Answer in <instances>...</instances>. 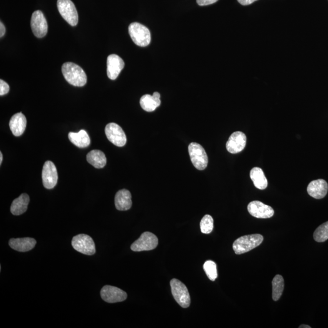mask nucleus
<instances>
[{"label": "nucleus", "instance_id": "cd10ccee", "mask_svg": "<svg viewBox=\"0 0 328 328\" xmlns=\"http://www.w3.org/2000/svg\"><path fill=\"white\" fill-rule=\"evenodd\" d=\"M200 228L202 234H209L214 229V219L209 215H205L200 222Z\"/></svg>", "mask_w": 328, "mask_h": 328}, {"label": "nucleus", "instance_id": "f257e3e1", "mask_svg": "<svg viewBox=\"0 0 328 328\" xmlns=\"http://www.w3.org/2000/svg\"><path fill=\"white\" fill-rule=\"evenodd\" d=\"M62 74L69 84L75 87H84L87 82V77L84 69L79 65L72 62H66L62 65Z\"/></svg>", "mask_w": 328, "mask_h": 328}, {"label": "nucleus", "instance_id": "dca6fc26", "mask_svg": "<svg viewBox=\"0 0 328 328\" xmlns=\"http://www.w3.org/2000/svg\"><path fill=\"white\" fill-rule=\"evenodd\" d=\"M328 190V185L324 179H317L310 182L308 185V194L314 198L319 199L326 196Z\"/></svg>", "mask_w": 328, "mask_h": 328}, {"label": "nucleus", "instance_id": "20e7f679", "mask_svg": "<svg viewBox=\"0 0 328 328\" xmlns=\"http://www.w3.org/2000/svg\"><path fill=\"white\" fill-rule=\"evenodd\" d=\"M172 293L174 299L180 306L183 308L189 307L191 299L186 286L179 280L174 279L170 282Z\"/></svg>", "mask_w": 328, "mask_h": 328}, {"label": "nucleus", "instance_id": "bb28decb", "mask_svg": "<svg viewBox=\"0 0 328 328\" xmlns=\"http://www.w3.org/2000/svg\"><path fill=\"white\" fill-rule=\"evenodd\" d=\"M203 269L207 276L211 281L214 282L218 277L217 264L214 262L209 260L205 262Z\"/></svg>", "mask_w": 328, "mask_h": 328}, {"label": "nucleus", "instance_id": "9d476101", "mask_svg": "<svg viewBox=\"0 0 328 328\" xmlns=\"http://www.w3.org/2000/svg\"><path fill=\"white\" fill-rule=\"evenodd\" d=\"M31 26L34 36L37 38H43L47 32V23L46 18L41 11H36L32 15Z\"/></svg>", "mask_w": 328, "mask_h": 328}, {"label": "nucleus", "instance_id": "393cba45", "mask_svg": "<svg viewBox=\"0 0 328 328\" xmlns=\"http://www.w3.org/2000/svg\"><path fill=\"white\" fill-rule=\"evenodd\" d=\"M272 299L278 301L284 292V282L282 275H277L272 280Z\"/></svg>", "mask_w": 328, "mask_h": 328}, {"label": "nucleus", "instance_id": "a878e982", "mask_svg": "<svg viewBox=\"0 0 328 328\" xmlns=\"http://www.w3.org/2000/svg\"><path fill=\"white\" fill-rule=\"evenodd\" d=\"M314 239L315 241L319 242L327 241L328 239V221L320 225V226L315 230Z\"/></svg>", "mask_w": 328, "mask_h": 328}, {"label": "nucleus", "instance_id": "7c9ffc66", "mask_svg": "<svg viewBox=\"0 0 328 328\" xmlns=\"http://www.w3.org/2000/svg\"><path fill=\"white\" fill-rule=\"evenodd\" d=\"M256 1L257 0H238V1L241 5H243V6H247V5L252 4Z\"/></svg>", "mask_w": 328, "mask_h": 328}, {"label": "nucleus", "instance_id": "0eeeda50", "mask_svg": "<svg viewBox=\"0 0 328 328\" xmlns=\"http://www.w3.org/2000/svg\"><path fill=\"white\" fill-rule=\"evenodd\" d=\"M72 246L77 252L83 254L92 255L96 253V246L91 237L85 234H79L73 237Z\"/></svg>", "mask_w": 328, "mask_h": 328}, {"label": "nucleus", "instance_id": "4be33fe9", "mask_svg": "<svg viewBox=\"0 0 328 328\" xmlns=\"http://www.w3.org/2000/svg\"><path fill=\"white\" fill-rule=\"evenodd\" d=\"M68 137L72 144L82 149L88 147L91 142L88 134L84 130L78 132H69Z\"/></svg>", "mask_w": 328, "mask_h": 328}, {"label": "nucleus", "instance_id": "2f4dec72", "mask_svg": "<svg viewBox=\"0 0 328 328\" xmlns=\"http://www.w3.org/2000/svg\"><path fill=\"white\" fill-rule=\"evenodd\" d=\"M6 33V28H5L4 25L2 22H0V37L2 38Z\"/></svg>", "mask_w": 328, "mask_h": 328}, {"label": "nucleus", "instance_id": "39448f33", "mask_svg": "<svg viewBox=\"0 0 328 328\" xmlns=\"http://www.w3.org/2000/svg\"><path fill=\"white\" fill-rule=\"evenodd\" d=\"M57 8L63 18L72 26H76L79 22L76 6L71 0H58Z\"/></svg>", "mask_w": 328, "mask_h": 328}, {"label": "nucleus", "instance_id": "f8f14e48", "mask_svg": "<svg viewBox=\"0 0 328 328\" xmlns=\"http://www.w3.org/2000/svg\"><path fill=\"white\" fill-rule=\"evenodd\" d=\"M101 297L105 302L109 304L124 302L127 299V293L118 287L107 285L102 288Z\"/></svg>", "mask_w": 328, "mask_h": 328}, {"label": "nucleus", "instance_id": "4468645a", "mask_svg": "<svg viewBox=\"0 0 328 328\" xmlns=\"http://www.w3.org/2000/svg\"><path fill=\"white\" fill-rule=\"evenodd\" d=\"M247 137L241 131L234 132L227 142V151L232 154L239 153L244 149L246 145Z\"/></svg>", "mask_w": 328, "mask_h": 328}, {"label": "nucleus", "instance_id": "b1692460", "mask_svg": "<svg viewBox=\"0 0 328 328\" xmlns=\"http://www.w3.org/2000/svg\"><path fill=\"white\" fill-rule=\"evenodd\" d=\"M87 161L96 168L102 169L107 164V158L105 154L98 150H94L87 153Z\"/></svg>", "mask_w": 328, "mask_h": 328}, {"label": "nucleus", "instance_id": "9b49d317", "mask_svg": "<svg viewBox=\"0 0 328 328\" xmlns=\"http://www.w3.org/2000/svg\"><path fill=\"white\" fill-rule=\"evenodd\" d=\"M42 180L44 187L47 189H52L56 186L58 180V174L53 162L50 161L45 162L43 167Z\"/></svg>", "mask_w": 328, "mask_h": 328}, {"label": "nucleus", "instance_id": "5701e85b", "mask_svg": "<svg viewBox=\"0 0 328 328\" xmlns=\"http://www.w3.org/2000/svg\"><path fill=\"white\" fill-rule=\"evenodd\" d=\"M250 178L254 182L255 187L260 190L266 189L268 185L266 177L263 171L259 167H254L250 173Z\"/></svg>", "mask_w": 328, "mask_h": 328}, {"label": "nucleus", "instance_id": "473e14b6", "mask_svg": "<svg viewBox=\"0 0 328 328\" xmlns=\"http://www.w3.org/2000/svg\"><path fill=\"white\" fill-rule=\"evenodd\" d=\"M311 327L308 326V325H300L299 327V328H310Z\"/></svg>", "mask_w": 328, "mask_h": 328}, {"label": "nucleus", "instance_id": "1a4fd4ad", "mask_svg": "<svg viewBox=\"0 0 328 328\" xmlns=\"http://www.w3.org/2000/svg\"><path fill=\"white\" fill-rule=\"evenodd\" d=\"M105 131L108 139L116 146L121 147L126 144V135L119 125L109 123L105 127Z\"/></svg>", "mask_w": 328, "mask_h": 328}, {"label": "nucleus", "instance_id": "f03ea898", "mask_svg": "<svg viewBox=\"0 0 328 328\" xmlns=\"http://www.w3.org/2000/svg\"><path fill=\"white\" fill-rule=\"evenodd\" d=\"M263 237L260 234L246 235L235 240L233 244V249L235 254L241 255L250 251L260 246L263 241Z\"/></svg>", "mask_w": 328, "mask_h": 328}, {"label": "nucleus", "instance_id": "423d86ee", "mask_svg": "<svg viewBox=\"0 0 328 328\" xmlns=\"http://www.w3.org/2000/svg\"><path fill=\"white\" fill-rule=\"evenodd\" d=\"M190 159L195 167L199 170H203L207 167L208 156L201 145L192 142L189 146Z\"/></svg>", "mask_w": 328, "mask_h": 328}, {"label": "nucleus", "instance_id": "7ed1b4c3", "mask_svg": "<svg viewBox=\"0 0 328 328\" xmlns=\"http://www.w3.org/2000/svg\"><path fill=\"white\" fill-rule=\"evenodd\" d=\"M130 37L135 44L141 47L148 46L151 42L149 29L139 22H132L129 27Z\"/></svg>", "mask_w": 328, "mask_h": 328}, {"label": "nucleus", "instance_id": "a211bd4d", "mask_svg": "<svg viewBox=\"0 0 328 328\" xmlns=\"http://www.w3.org/2000/svg\"><path fill=\"white\" fill-rule=\"evenodd\" d=\"M36 243V240L32 238L12 239L9 241V246L12 249L22 252H27L33 249Z\"/></svg>", "mask_w": 328, "mask_h": 328}, {"label": "nucleus", "instance_id": "c85d7f7f", "mask_svg": "<svg viewBox=\"0 0 328 328\" xmlns=\"http://www.w3.org/2000/svg\"><path fill=\"white\" fill-rule=\"evenodd\" d=\"M9 91V85L2 80H0V96H4V95L8 93Z\"/></svg>", "mask_w": 328, "mask_h": 328}, {"label": "nucleus", "instance_id": "ddd939ff", "mask_svg": "<svg viewBox=\"0 0 328 328\" xmlns=\"http://www.w3.org/2000/svg\"><path fill=\"white\" fill-rule=\"evenodd\" d=\"M247 210L252 216L257 219H269L274 215V210L271 207L258 201L250 202Z\"/></svg>", "mask_w": 328, "mask_h": 328}, {"label": "nucleus", "instance_id": "6ab92c4d", "mask_svg": "<svg viewBox=\"0 0 328 328\" xmlns=\"http://www.w3.org/2000/svg\"><path fill=\"white\" fill-rule=\"evenodd\" d=\"M115 205L120 211L130 209L132 205L131 195L129 190L122 189L117 192L115 196Z\"/></svg>", "mask_w": 328, "mask_h": 328}, {"label": "nucleus", "instance_id": "6e6552de", "mask_svg": "<svg viewBox=\"0 0 328 328\" xmlns=\"http://www.w3.org/2000/svg\"><path fill=\"white\" fill-rule=\"evenodd\" d=\"M157 245L158 239L156 235L151 232H145L132 244L131 249L134 252L149 251L154 249Z\"/></svg>", "mask_w": 328, "mask_h": 328}, {"label": "nucleus", "instance_id": "c756f323", "mask_svg": "<svg viewBox=\"0 0 328 328\" xmlns=\"http://www.w3.org/2000/svg\"><path fill=\"white\" fill-rule=\"evenodd\" d=\"M218 1L219 0H197V4L201 6H208V5L214 4Z\"/></svg>", "mask_w": 328, "mask_h": 328}, {"label": "nucleus", "instance_id": "aec40b11", "mask_svg": "<svg viewBox=\"0 0 328 328\" xmlns=\"http://www.w3.org/2000/svg\"><path fill=\"white\" fill-rule=\"evenodd\" d=\"M160 97L161 95L157 92H154L152 96L150 94L144 95L140 100L142 109L147 112L154 111L161 104Z\"/></svg>", "mask_w": 328, "mask_h": 328}, {"label": "nucleus", "instance_id": "2eb2a0df", "mask_svg": "<svg viewBox=\"0 0 328 328\" xmlns=\"http://www.w3.org/2000/svg\"><path fill=\"white\" fill-rule=\"evenodd\" d=\"M124 66L125 63L121 57L116 54L109 55L107 59V75L109 78L116 80Z\"/></svg>", "mask_w": 328, "mask_h": 328}, {"label": "nucleus", "instance_id": "72a5a7b5", "mask_svg": "<svg viewBox=\"0 0 328 328\" xmlns=\"http://www.w3.org/2000/svg\"><path fill=\"white\" fill-rule=\"evenodd\" d=\"M2 154L1 152H0V165L2 164Z\"/></svg>", "mask_w": 328, "mask_h": 328}, {"label": "nucleus", "instance_id": "f3484780", "mask_svg": "<svg viewBox=\"0 0 328 328\" xmlns=\"http://www.w3.org/2000/svg\"><path fill=\"white\" fill-rule=\"evenodd\" d=\"M27 121L22 112L14 114L9 122V127L15 136H20L26 129Z\"/></svg>", "mask_w": 328, "mask_h": 328}, {"label": "nucleus", "instance_id": "412c9836", "mask_svg": "<svg viewBox=\"0 0 328 328\" xmlns=\"http://www.w3.org/2000/svg\"><path fill=\"white\" fill-rule=\"evenodd\" d=\"M29 197L26 194H22L19 197L14 200L11 207V212L14 215H21L24 214L27 209L29 202Z\"/></svg>", "mask_w": 328, "mask_h": 328}]
</instances>
